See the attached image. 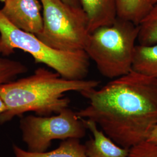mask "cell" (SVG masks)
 I'll use <instances>...</instances> for the list:
<instances>
[{
	"mask_svg": "<svg viewBox=\"0 0 157 157\" xmlns=\"http://www.w3.org/2000/svg\"><path fill=\"white\" fill-rule=\"evenodd\" d=\"M89 104L76 112L94 122L115 143L130 149L157 125V79L132 70L101 89L80 93Z\"/></svg>",
	"mask_w": 157,
	"mask_h": 157,
	"instance_id": "6da1fadb",
	"label": "cell"
},
{
	"mask_svg": "<svg viewBox=\"0 0 157 157\" xmlns=\"http://www.w3.org/2000/svg\"><path fill=\"white\" fill-rule=\"evenodd\" d=\"M99 84L95 80H69L56 72L38 68L30 76L0 86V97L7 107L0 114V124L25 112H34L42 117L59 113L70 103L64 97L65 93H81L97 88Z\"/></svg>",
	"mask_w": 157,
	"mask_h": 157,
	"instance_id": "7a4b0ae2",
	"label": "cell"
},
{
	"mask_svg": "<svg viewBox=\"0 0 157 157\" xmlns=\"http://www.w3.org/2000/svg\"><path fill=\"white\" fill-rule=\"evenodd\" d=\"M139 31V25L118 17L91 33L84 51L102 76L118 78L132 70Z\"/></svg>",
	"mask_w": 157,
	"mask_h": 157,
	"instance_id": "3957f363",
	"label": "cell"
},
{
	"mask_svg": "<svg viewBox=\"0 0 157 157\" xmlns=\"http://www.w3.org/2000/svg\"><path fill=\"white\" fill-rule=\"evenodd\" d=\"M16 48L28 52L36 63H44L62 78L84 80L90 68V58L84 50H57L43 43L33 34L12 25L0 11V54L7 56Z\"/></svg>",
	"mask_w": 157,
	"mask_h": 157,
	"instance_id": "277c9868",
	"label": "cell"
},
{
	"mask_svg": "<svg viewBox=\"0 0 157 157\" xmlns=\"http://www.w3.org/2000/svg\"><path fill=\"white\" fill-rule=\"evenodd\" d=\"M43 28L37 37L57 50H84L90 37L87 16L80 6L62 0H40Z\"/></svg>",
	"mask_w": 157,
	"mask_h": 157,
	"instance_id": "5b68a950",
	"label": "cell"
},
{
	"mask_svg": "<svg viewBox=\"0 0 157 157\" xmlns=\"http://www.w3.org/2000/svg\"><path fill=\"white\" fill-rule=\"evenodd\" d=\"M20 128L28 151L34 152L46 151L54 140L80 139L87 129L76 112L68 108L55 116L26 117L21 119Z\"/></svg>",
	"mask_w": 157,
	"mask_h": 157,
	"instance_id": "8992f818",
	"label": "cell"
},
{
	"mask_svg": "<svg viewBox=\"0 0 157 157\" xmlns=\"http://www.w3.org/2000/svg\"><path fill=\"white\" fill-rule=\"evenodd\" d=\"M4 3L0 11L12 25L36 36L41 32L43 18L39 0H6Z\"/></svg>",
	"mask_w": 157,
	"mask_h": 157,
	"instance_id": "52a82bcc",
	"label": "cell"
},
{
	"mask_svg": "<svg viewBox=\"0 0 157 157\" xmlns=\"http://www.w3.org/2000/svg\"><path fill=\"white\" fill-rule=\"evenodd\" d=\"M82 121L93 135V137L84 145L87 157H128L129 149L115 143L94 122L87 119Z\"/></svg>",
	"mask_w": 157,
	"mask_h": 157,
	"instance_id": "ba28073f",
	"label": "cell"
},
{
	"mask_svg": "<svg viewBox=\"0 0 157 157\" xmlns=\"http://www.w3.org/2000/svg\"><path fill=\"white\" fill-rule=\"evenodd\" d=\"M89 23L90 33L111 25L118 18L117 0H78Z\"/></svg>",
	"mask_w": 157,
	"mask_h": 157,
	"instance_id": "9c48e42d",
	"label": "cell"
},
{
	"mask_svg": "<svg viewBox=\"0 0 157 157\" xmlns=\"http://www.w3.org/2000/svg\"><path fill=\"white\" fill-rule=\"evenodd\" d=\"M13 150L16 157H87L85 146L75 138L63 140L57 148L49 152L25 151L16 145L13 146Z\"/></svg>",
	"mask_w": 157,
	"mask_h": 157,
	"instance_id": "30bf717a",
	"label": "cell"
},
{
	"mask_svg": "<svg viewBox=\"0 0 157 157\" xmlns=\"http://www.w3.org/2000/svg\"><path fill=\"white\" fill-rule=\"evenodd\" d=\"M132 70L157 79V43L136 45Z\"/></svg>",
	"mask_w": 157,
	"mask_h": 157,
	"instance_id": "8fae6325",
	"label": "cell"
},
{
	"mask_svg": "<svg viewBox=\"0 0 157 157\" xmlns=\"http://www.w3.org/2000/svg\"><path fill=\"white\" fill-rule=\"evenodd\" d=\"M152 6L149 0H117L118 17L139 25Z\"/></svg>",
	"mask_w": 157,
	"mask_h": 157,
	"instance_id": "7c38bea8",
	"label": "cell"
},
{
	"mask_svg": "<svg viewBox=\"0 0 157 157\" xmlns=\"http://www.w3.org/2000/svg\"><path fill=\"white\" fill-rule=\"evenodd\" d=\"M137 41L141 45H152L157 43V4L152 6L148 13L139 25Z\"/></svg>",
	"mask_w": 157,
	"mask_h": 157,
	"instance_id": "4fadbf2b",
	"label": "cell"
},
{
	"mask_svg": "<svg viewBox=\"0 0 157 157\" xmlns=\"http://www.w3.org/2000/svg\"><path fill=\"white\" fill-rule=\"evenodd\" d=\"M27 70V67L20 62L0 58V86L12 82Z\"/></svg>",
	"mask_w": 157,
	"mask_h": 157,
	"instance_id": "5bb4252c",
	"label": "cell"
},
{
	"mask_svg": "<svg viewBox=\"0 0 157 157\" xmlns=\"http://www.w3.org/2000/svg\"><path fill=\"white\" fill-rule=\"evenodd\" d=\"M128 157H157V144L146 140L131 147Z\"/></svg>",
	"mask_w": 157,
	"mask_h": 157,
	"instance_id": "9a60e30c",
	"label": "cell"
},
{
	"mask_svg": "<svg viewBox=\"0 0 157 157\" xmlns=\"http://www.w3.org/2000/svg\"><path fill=\"white\" fill-rule=\"evenodd\" d=\"M147 141L157 144V125L152 130Z\"/></svg>",
	"mask_w": 157,
	"mask_h": 157,
	"instance_id": "2e32d148",
	"label": "cell"
},
{
	"mask_svg": "<svg viewBox=\"0 0 157 157\" xmlns=\"http://www.w3.org/2000/svg\"><path fill=\"white\" fill-rule=\"evenodd\" d=\"M6 110H7V107L6 105V103L0 97V114L6 112Z\"/></svg>",
	"mask_w": 157,
	"mask_h": 157,
	"instance_id": "e0dca14e",
	"label": "cell"
},
{
	"mask_svg": "<svg viewBox=\"0 0 157 157\" xmlns=\"http://www.w3.org/2000/svg\"><path fill=\"white\" fill-rule=\"evenodd\" d=\"M65 3L73 6H80L78 0H62Z\"/></svg>",
	"mask_w": 157,
	"mask_h": 157,
	"instance_id": "ac0fdd59",
	"label": "cell"
},
{
	"mask_svg": "<svg viewBox=\"0 0 157 157\" xmlns=\"http://www.w3.org/2000/svg\"><path fill=\"white\" fill-rule=\"evenodd\" d=\"M150 1V2L154 6V4H157V0H149Z\"/></svg>",
	"mask_w": 157,
	"mask_h": 157,
	"instance_id": "d6986e66",
	"label": "cell"
},
{
	"mask_svg": "<svg viewBox=\"0 0 157 157\" xmlns=\"http://www.w3.org/2000/svg\"><path fill=\"white\" fill-rule=\"evenodd\" d=\"M6 1V0H0V1L2 2H4Z\"/></svg>",
	"mask_w": 157,
	"mask_h": 157,
	"instance_id": "ffe728a7",
	"label": "cell"
}]
</instances>
